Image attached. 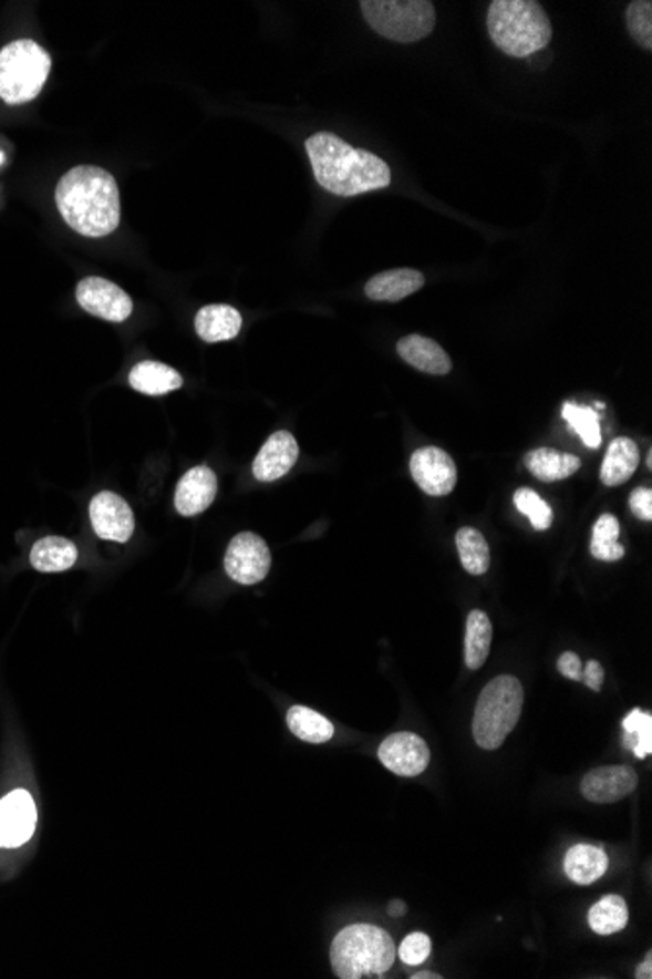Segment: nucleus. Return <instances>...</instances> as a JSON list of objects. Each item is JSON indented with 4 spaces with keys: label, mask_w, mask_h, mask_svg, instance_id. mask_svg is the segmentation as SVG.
<instances>
[{
    "label": "nucleus",
    "mask_w": 652,
    "mask_h": 979,
    "mask_svg": "<svg viewBox=\"0 0 652 979\" xmlns=\"http://www.w3.org/2000/svg\"><path fill=\"white\" fill-rule=\"evenodd\" d=\"M76 301L91 316L112 323H124L133 311L132 298L120 286L99 276H89L79 282Z\"/></svg>",
    "instance_id": "obj_9"
},
{
    "label": "nucleus",
    "mask_w": 652,
    "mask_h": 979,
    "mask_svg": "<svg viewBox=\"0 0 652 979\" xmlns=\"http://www.w3.org/2000/svg\"><path fill=\"white\" fill-rule=\"evenodd\" d=\"M272 565V554L265 539L252 532H242L231 539L225 554V571L239 585L265 581Z\"/></svg>",
    "instance_id": "obj_8"
},
{
    "label": "nucleus",
    "mask_w": 652,
    "mask_h": 979,
    "mask_svg": "<svg viewBox=\"0 0 652 979\" xmlns=\"http://www.w3.org/2000/svg\"><path fill=\"white\" fill-rule=\"evenodd\" d=\"M582 681L587 682L588 689H592L594 692H600L603 684L602 664L598 663V661H590V663L582 669Z\"/></svg>",
    "instance_id": "obj_37"
},
{
    "label": "nucleus",
    "mask_w": 652,
    "mask_h": 979,
    "mask_svg": "<svg viewBox=\"0 0 652 979\" xmlns=\"http://www.w3.org/2000/svg\"><path fill=\"white\" fill-rule=\"evenodd\" d=\"M582 462L572 454L555 449H537L526 454V467L539 482H561L577 474Z\"/></svg>",
    "instance_id": "obj_23"
},
{
    "label": "nucleus",
    "mask_w": 652,
    "mask_h": 979,
    "mask_svg": "<svg viewBox=\"0 0 652 979\" xmlns=\"http://www.w3.org/2000/svg\"><path fill=\"white\" fill-rule=\"evenodd\" d=\"M299 457V444L296 436L288 431L273 432L258 452L252 464V474L258 482H276L296 465Z\"/></svg>",
    "instance_id": "obj_15"
},
{
    "label": "nucleus",
    "mask_w": 652,
    "mask_h": 979,
    "mask_svg": "<svg viewBox=\"0 0 652 979\" xmlns=\"http://www.w3.org/2000/svg\"><path fill=\"white\" fill-rule=\"evenodd\" d=\"M442 976L438 973H432V971H418V973H414L413 979H439Z\"/></svg>",
    "instance_id": "obj_40"
},
{
    "label": "nucleus",
    "mask_w": 652,
    "mask_h": 979,
    "mask_svg": "<svg viewBox=\"0 0 652 979\" xmlns=\"http://www.w3.org/2000/svg\"><path fill=\"white\" fill-rule=\"evenodd\" d=\"M411 474L416 485L432 497L452 493L457 483L454 457L438 446L416 450L411 457Z\"/></svg>",
    "instance_id": "obj_10"
},
{
    "label": "nucleus",
    "mask_w": 652,
    "mask_h": 979,
    "mask_svg": "<svg viewBox=\"0 0 652 979\" xmlns=\"http://www.w3.org/2000/svg\"><path fill=\"white\" fill-rule=\"evenodd\" d=\"M130 385L133 390L161 398L170 391L180 390L183 388V375L173 370L170 365L161 364V362H139L133 365L132 374H130Z\"/></svg>",
    "instance_id": "obj_21"
},
{
    "label": "nucleus",
    "mask_w": 652,
    "mask_h": 979,
    "mask_svg": "<svg viewBox=\"0 0 652 979\" xmlns=\"http://www.w3.org/2000/svg\"><path fill=\"white\" fill-rule=\"evenodd\" d=\"M91 523L99 538L112 539L120 544H125L132 538L135 530L132 506L110 491H102L92 498Z\"/></svg>",
    "instance_id": "obj_13"
},
{
    "label": "nucleus",
    "mask_w": 652,
    "mask_h": 979,
    "mask_svg": "<svg viewBox=\"0 0 652 979\" xmlns=\"http://www.w3.org/2000/svg\"><path fill=\"white\" fill-rule=\"evenodd\" d=\"M562 419L572 426L588 449H600L602 444V431H600V415L594 409L577 403L562 405Z\"/></svg>",
    "instance_id": "obj_30"
},
{
    "label": "nucleus",
    "mask_w": 652,
    "mask_h": 979,
    "mask_svg": "<svg viewBox=\"0 0 652 979\" xmlns=\"http://www.w3.org/2000/svg\"><path fill=\"white\" fill-rule=\"evenodd\" d=\"M4 165V153L0 151V166Z\"/></svg>",
    "instance_id": "obj_41"
},
{
    "label": "nucleus",
    "mask_w": 652,
    "mask_h": 979,
    "mask_svg": "<svg viewBox=\"0 0 652 979\" xmlns=\"http://www.w3.org/2000/svg\"><path fill=\"white\" fill-rule=\"evenodd\" d=\"M455 544L459 552L463 569L470 575H485L490 565V549L487 539L479 530L463 526L455 534Z\"/></svg>",
    "instance_id": "obj_27"
},
{
    "label": "nucleus",
    "mask_w": 652,
    "mask_h": 979,
    "mask_svg": "<svg viewBox=\"0 0 652 979\" xmlns=\"http://www.w3.org/2000/svg\"><path fill=\"white\" fill-rule=\"evenodd\" d=\"M288 725L291 733L306 743H324L334 735V725L306 705H293L289 710Z\"/></svg>",
    "instance_id": "obj_26"
},
{
    "label": "nucleus",
    "mask_w": 652,
    "mask_h": 979,
    "mask_svg": "<svg viewBox=\"0 0 652 979\" xmlns=\"http://www.w3.org/2000/svg\"><path fill=\"white\" fill-rule=\"evenodd\" d=\"M521 708L524 689L516 677L503 674L488 682L473 715V738L477 745L487 751L500 748L520 722Z\"/></svg>",
    "instance_id": "obj_5"
},
{
    "label": "nucleus",
    "mask_w": 652,
    "mask_h": 979,
    "mask_svg": "<svg viewBox=\"0 0 652 979\" xmlns=\"http://www.w3.org/2000/svg\"><path fill=\"white\" fill-rule=\"evenodd\" d=\"M639 776L631 766H600L588 772L580 782V792L592 804H613L633 794Z\"/></svg>",
    "instance_id": "obj_14"
},
{
    "label": "nucleus",
    "mask_w": 652,
    "mask_h": 979,
    "mask_svg": "<svg viewBox=\"0 0 652 979\" xmlns=\"http://www.w3.org/2000/svg\"><path fill=\"white\" fill-rule=\"evenodd\" d=\"M424 282H426L424 275L414 268L385 270L381 275L373 276L372 280L365 284V296L372 301L396 303L401 299L413 296L414 291L421 290Z\"/></svg>",
    "instance_id": "obj_18"
},
{
    "label": "nucleus",
    "mask_w": 652,
    "mask_h": 979,
    "mask_svg": "<svg viewBox=\"0 0 652 979\" xmlns=\"http://www.w3.org/2000/svg\"><path fill=\"white\" fill-rule=\"evenodd\" d=\"M487 28L496 48L510 58H529L553 38L549 17L536 0L490 2Z\"/></svg>",
    "instance_id": "obj_3"
},
{
    "label": "nucleus",
    "mask_w": 652,
    "mask_h": 979,
    "mask_svg": "<svg viewBox=\"0 0 652 979\" xmlns=\"http://www.w3.org/2000/svg\"><path fill=\"white\" fill-rule=\"evenodd\" d=\"M608 855L594 845H575L565 856V874L580 886L600 880L608 870Z\"/></svg>",
    "instance_id": "obj_24"
},
{
    "label": "nucleus",
    "mask_w": 652,
    "mask_h": 979,
    "mask_svg": "<svg viewBox=\"0 0 652 979\" xmlns=\"http://www.w3.org/2000/svg\"><path fill=\"white\" fill-rule=\"evenodd\" d=\"M559 672H561L562 677H567L570 681H582V661H580V657L577 653H572V651H567V653H562L559 657Z\"/></svg>",
    "instance_id": "obj_36"
},
{
    "label": "nucleus",
    "mask_w": 652,
    "mask_h": 979,
    "mask_svg": "<svg viewBox=\"0 0 652 979\" xmlns=\"http://www.w3.org/2000/svg\"><path fill=\"white\" fill-rule=\"evenodd\" d=\"M76 546L71 539L48 536L38 539L30 552V564L40 573H61L76 564Z\"/></svg>",
    "instance_id": "obj_20"
},
{
    "label": "nucleus",
    "mask_w": 652,
    "mask_h": 979,
    "mask_svg": "<svg viewBox=\"0 0 652 979\" xmlns=\"http://www.w3.org/2000/svg\"><path fill=\"white\" fill-rule=\"evenodd\" d=\"M55 202L66 225L84 237H106L120 225L122 209L116 178L100 166L71 168L58 183Z\"/></svg>",
    "instance_id": "obj_1"
},
{
    "label": "nucleus",
    "mask_w": 652,
    "mask_h": 979,
    "mask_svg": "<svg viewBox=\"0 0 652 979\" xmlns=\"http://www.w3.org/2000/svg\"><path fill=\"white\" fill-rule=\"evenodd\" d=\"M38 812L25 790H14L0 800V847L17 848L32 838Z\"/></svg>",
    "instance_id": "obj_12"
},
{
    "label": "nucleus",
    "mask_w": 652,
    "mask_h": 979,
    "mask_svg": "<svg viewBox=\"0 0 652 979\" xmlns=\"http://www.w3.org/2000/svg\"><path fill=\"white\" fill-rule=\"evenodd\" d=\"M625 741L623 745L635 753L637 759H646L652 753V715L635 708L623 720Z\"/></svg>",
    "instance_id": "obj_31"
},
{
    "label": "nucleus",
    "mask_w": 652,
    "mask_h": 979,
    "mask_svg": "<svg viewBox=\"0 0 652 979\" xmlns=\"http://www.w3.org/2000/svg\"><path fill=\"white\" fill-rule=\"evenodd\" d=\"M395 958L393 938L373 925H350L331 947L332 970L342 979L381 978Z\"/></svg>",
    "instance_id": "obj_4"
},
{
    "label": "nucleus",
    "mask_w": 652,
    "mask_h": 979,
    "mask_svg": "<svg viewBox=\"0 0 652 979\" xmlns=\"http://www.w3.org/2000/svg\"><path fill=\"white\" fill-rule=\"evenodd\" d=\"M396 352L406 364L413 365L424 374L446 375L452 372V360L447 357L446 350L428 337L408 334L396 342Z\"/></svg>",
    "instance_id": "obj_17"
},
{
    "label": "nucleus",
    "mask_w": 652,
    "mask_h": 979,
    "mask_svg": "<svg viewBox=\"0 0 652 979\" xmlns=\"http://www.w3.org/2000/svg\"><path fill=\"white\" fill-rule=\"evenodd\" d=\"M360 9L365 22L391 42H421L436 25V9L428 0H362Z\"/></svg>",
    "instance_id": "obj_7"
},
{
    "label": "nucleus",
    "mask_w": 652,
    "mask_h": 979,
    "mask_svg": "<svg viewBox=\"0 0 652 979\" xmlns=\"http://www.w3.org/2000/svg\"><path fill=\"white\" fill-rule=\"evenodd\" d=\"M514 505L520 511L521 515L528 516L529 523L537 532L547 530L551 523H553L551 506L547 505L546 501L539 497L534 490L516 491Z\"/></svg>",
    "instance_id": "obj_32"
},
{
    "label": "nucleus",
    "mask_w": 652,
    "mask_h": 979,
    "mask_svg": "<svg viewBox=\"0 0 652 979\" xmlns=\"http://www.w3.org/2000/svg\"><path fill=\"white\" fill-rule=\"evenodd\" d=\"M588 923L590 929L598 935H613L625 929L629 923V909L625 899L620 896H606L592 905L590 914H588Z\"/></svg>",
    "instance_id": "obj_28"
},
{
    "label": "nucleus",
    "mask_w": 652,
    "mask_h": 979,
    "mask_svg": "<svg viewBox=\"0 0 652 979\" xmlns=\"http://www.w3.org/2000/svg\"><path fill=\"white\" fill-rule=\"evenodd\" d=\"M629 506H631V513L637 516V518H641V521H652V491L651 490H635L631 493V497H629Z\"/></svg>",
    "instance_id": "obj_35"
},
{
    "label": "nucleus",
    "mask_w": 652,
    "mask_h": 979,
    "mask_svg": "<svg viewBox=\"0 0 652 979\" xmlns=\"http://www.w3.org/2000/svg\"><path fill=\"white\" fill-rule=\"evenodd\" d=\"M430 952H432V942H430L428 935H424V932L408 935L403 940V945L399 947V956L406 966H418L424 960H428Z\"/></svg>",
    "instance_id": "obj_34"
},
{
    "label": "nucleus",
    "mask_w": 652,
    "mask_h": 979,
    "mask_svg": "<svg viewBox=\"0 0 652 979\" xmlns=\"http://www.w3.org/2000/svg\"><path fill=\"white\" fill-rule=\"evenodd\" d=\"M217 497V475L207 467H192L176 487L174 506L183 516H196L207 511Z\"/></svg>",
    "instance_id": "obj_16"
},
{
    "label": "nucleus",
    "mask_w": 652,
    "mask_h": 979,
    "mask_svg": "<svg viewBox=\"0 0 652 979\" xmlns=\"http://www.w3.org/2000/svg\"><path fill=\"white\" fill-rule=\"evenodd\" d=\"M620 521L613 515H602L594 524L590 552L600 561H618L625 556V548L620 544Z\"/></svg>",
    "instance_id": "obj_29"
},
{
    "label": "nucleus",
    "mask_w": 652,
    "mask_h": 979,
    "mask_svg": "<svg viewBox=\"0 0 652 979\" xmlns=\"http://www.w3.org/2000/svg\"><path fill=\"white\" fill-rule=\"evenodd\" d=\"M51 58L40 43L17 40L0 51V100L10 106L25 104L42 92Z\"/></svg>",
    "instance_id": "obj_6"
},
{
    "label": "nucleus",
    "mask_w": 652,
    "mask_h": 979,
    "mask_svg": "<svg viewBox=\"0 0 652 979\" xmlns=\"http://www.w3.org/2000/svg\"><path fill=\"white\" fill-rule=\"evenodd\" d=\"M406 914V905L401 901V899H395V901H391L389 904V915H393V917H401V915Z\"/></svg>",
    "instance_id": "obj_39"
},
{
    "label": "nucleus",
    "mask_w": 652,
    "mask_h": 979,
    "mask_svg": "<svg viewBox=\"0 0 652 979\" xmlns=\"http://www.w3.org/2000/svg\"><path fill=\"white\" fill-rule=\"evenodd\" d=\"M306 150L317 183L334 196L352 198L391 184V168L383 158L348 145L339 135L317 133L307 140Z\"/></svg>",
    "instance_id": "obj_2"
},
{
    "label": "nucleus",
    "mask_w": 652,
    "mask_h": 979,
    "mask_svg": "<svg viewBox=\"0 0 652 979\" xmlns=\"http://www.w3.org/2000/svg\"><path fill=\"white\" fill-rule=\"evenodd\" d=\"M242 317L231 306H206L196 316V332L206 342L231 341L239 334Z\"/></svg>",
    "instance_id": "obj_19"
},
{
    "label": "nucleus",
    "mask_w": 652,
    "mask_h": 979,
    "mask_svg": "<svg viewBox=\"0 0 652 979\" xmlns=\"http://www.w3.org/2000/svg\"><path fill=\"white\" fill-rule=\"evenodd\" d=\"M628 28L633 40L644 50L652 48V2L651 0H635L629 4L625 12Z\"/></svg>",
    "instance_id": "obj_33"
},
{
    "label": "nucleus",
    "mask_w": 652,
    "mask_h": 979,
    "mask_svg": "<svg viewBox=\"0 0 652 979\" xmlns=\"http://www.w3.org/2000/svg\"><path fill=\"white\" fill-rule=\"evenodd\" d=\"M635 978L637 979H651L652 978V955H651V952H649V955L644 956L643 963H639V966H637Z\"/></svg>",
    "instance_id": "obj_38"
},
{
    "label": "nucleus",
    "mask_w": 652,
    "mask_h": 979,
    "mask_svg": "<svg viewBox=\"0 0 652 979\" xmlns=\"http://www.w3.org/2000/svg\"><path fill=\"white\" fill-rule=\"evenodd\" d=\"M641 456L635 442L631 439H615L603 457L602 474H600L603 485L620 487L623 483H628L635 474Z\"/></svg>",
    "instance_id": "obj_22"
},
{
    "label": "nucleus",
    "mask_w": 652,
    "mask_h": 979,
    "mask_svg": "<svg viewBox=\"0 0 652 979\" xmlns=\"http://www.w3.org/2000/svg\"><path fill=\"white\" fill-rule=\"evenodd\" d=\"M493 643V624L483 610H473L467 616L465 630V664L470 671L480 669L490 653Z\"/></svg>",
    "instance_id": "obj_25"
},
{
    "label": "nucleus",
    "mask_w": 652,
    "mask_h": 979,
    "mask_svg": "<svg viewBox=\"0 0 652 979\" xmlns=\"http://www.w3.org/2000/svg\"><path fill=\"white\" fill-rule=\"evenodd\" d=\"M381 763L396 776H418L428 769L430 749L424 739L411 731L389 735L377 751Z\"/></svg>",
    "instance_id": "obj_11"
}]
</instances>
